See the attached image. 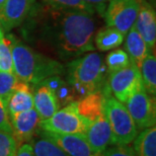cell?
Instances as JSON below:
<instances>
[{"label": "cell", "mask_w": 156, "mask_h": 156, "mask_svg": "<svg viewBox=\"0 0 156 156\" xmlns=\"http://www.w3.org/2000/svg\"><path fill=\"white\" fill-rule=\"evenodd\" d=\"M14 156H35L34 154L33 145L30 143H23L17 147Z\"/></svg>", "instance_id": "obj_31"}, {"label": "cell", "mask_w": 156, "mask_h": 156, "mask_svg": "<svg viewBox=\"0 0 156 156\" xmlns=\"http://www.w3.org/2000/svg\"><path fill=\"white\" fill-rule=\"evenodd\" d=\"M83 1L91 6L93 8V10H94L96 13L104 16L105 8H107L110 0H83Z\"/></svg>", "instance_id": "obj_30"}, {"label": "cell", "mask_w": 156, "mask_h": 156, "mask_svg": "<svg viewBox=\"0 0 156 156\" xmlns=\"http://www.w3.org/2000/svg\"><path fill=\"white\" fill-rule=\"evenodd\" d=\"M40 135L56 144L69 156H98L90 147L85 134H58L42 130Z\"/></svg>", "instance_id": "obj_9"}, {"label": "cell", "mask_w": 156, "mask_h": 156, "mask_svg": "<svg viewBox=\"0 0 156 156\" xmlns=\"http://www.w3.org/2000/svg\"><path fill=\"white\" fill-rule=\"evenodd\" d=\"M85 137L93 152L98 156H101L108 146L113 145L112 130L105 115L91 122L85 132Z\"/></svg>", "instance_id": "obj_13"}, {"label": "cell", "mask_w": 156, "mask_h": 156, "mask_svg": "<svg viewBox=\"0 0 156 156\" xmlns=\"http://www.w3.org/2000/svg\"><path fill=\"white\" fill-rule=\"evenodd\" d=\"M95 13L54 9L44 5L37 12L38 40L62 59L76 58L94 50Z\"/></svg>", "instance_id": "obj_1"}, {"label": "cell", "mask_w": 156, "mask_h": 156, "mask_svg": "<svg viewBox=\"0 0 156 156\" xmlns=\"http://www.w3.org/2000/svg\"><path fill=\"white\" fill-rule=\"evenodd\" d=\"M105 93L104 90L89 93L84 98L76 101L77 111L81 117L93 122L104 116Z\"/></svg>", "instance_id": "obj_15"}, {"label": "cell", "mask_w": 156, "mask_h": 156, "mask_svg": "<svg viewBox=\"0 0 156 156\" xmlns=\"http://www.w3.org/2000/svg\"><path fill=\"white\" fill-rule=\"evenodd\" d=\"M134 24L148 48L154 50L156 44V13L155 9L144 0L140 2L139 11Z\"/></svg>", "instance_id": "obj_12"}, {"label": "cell", "mask_w": 156, "mask_h": 156, "mask_svg": "<svg viewBox=\"0 0 156 156\" xmlns=\"http://www.w3.org/2000/svg\"><path fill=\"white\" fill-rule=\"evenodd\" d=\"M140 72H141L143 86L146 92L151 96L156 94V58L154 53L150 52L143 60L141 66H140Z\"/></svg>", "instance_id": "obj_21"}, {"label": "cell", "mask_w": 156, "mask_h": 156, "mask_svg": "<svg viewBox=\"0 0 156 156\" xmlns=\"http://www.w3.org/2000/svg\"><path fill=\"white\" fill-rule=\"evenodd\" d=\"M18 82V78L14 73L0 71V98L7 105V101Z\"/></svg>", "instance_id": "obj_26"}, {"label": "cell", "mask_w": 156, "mask_h": 156, "mask_svg": "<svg viewBox=\"0 0 156 156\" xmlns=\"http://www.w3.org/2000/svg\"><path fill=\"white\" fill-rule=\"evenodd\" d=\"M36 0H6L0 9V27L9 32L20 26L35 7Z\"/></svg>", "instance_id": "obj_10"}, {"label": "cell", "mask_w": 156, "mask_h": 156, "mask_svg": "<svg viewBox=\"0 0 156 156\" xmlns=\"http://www.w3.org/2000/svg\"><path fill=\"white\" fill-rule=\"evenodd\" d=\"M0 71L13 73L11 47L9 39L5 38L0 27Z\"/></svg>", "instance_id": "obj_24"}, {"label": "cell", "mask_w": 156, "mask_h": 156, "mask_svg": "<svg viewBox=\"0 0 156 156\" xmlns=\"http://www.w3.org/2000/svg\"><path fill=\"white\" fill-rule=\"evenodd\" d=\"M126 108L135 122L138 130L153 127L156 123V108L154 96L146 92L145 88L134 92L126 101Z\"/></svg>", "instance_id": "obj_8"}, {"label": "cell", "mask_w": 156, "mask_h": 156, "mask_svg": "<svg viewBox=\"0 0 156 156\" xmlns=\"http://www.w3.org/2000/svg\"><path fill=\"white\" fill-rule=\"evenodd\" d=\"M126 36L125 51L129 56L131 63L140 68L143 60L151 52V50L148 48L144 40L139 35L135 24H133Z\"/></svg>", "instance_id": "obj_17"}, {"label": "cell", "mask_w": 156, "mask_h": 156, "mask_svg": "<svg viewBox=\"0 0 156 156\" xmlns=\"http://www.w3.org/2000/svg\"><path fill=\"white\" fill-rule=\"evenodd\" d=\"M139 6L138 0H110L104 13L105 23L126 36L135 23Z\"/></svg>", "instance_id": "obj_6"}, {"label": "cell", "mask_w": 156, "mask_h": 156, "mask_svg": "<svg viewBox=\"0 0 156 156\" xmlns=\"http://www.w3.org/2000/svg\"><path fill=\"white\" fill-rule=\"evenodd\" d=\"M8 115L20 113L34 108V91L29 83L18 80L7 101Z\"/></svg>", "instance_id": "obj_16"}, {"label": "cell", "mask_w": 156, "mask_h": 156, "mask_svg": "<svg viewBox=\"0 0 156 156\" xmlns=\"http://www.w3.org/2000/svg\"><path fill=\"white\" fill-rule=\"evenodd\" d=\"M34 91V108L37 111L39 117L42 120L53 116L59 108L60 105L55 93L43 83H39L35 86Z\"/></svg>", "instance_id": "obj_14"}, {"label": "cell", "mask_w": 156, "mask_h": 156, "mask_svg": "<svg viewBox=\"0 0 156 156\" xmlns=\"http://www.w3.org/2000/svg\"><path fill=\"white\" fill-rule=\"evenodd\" d=\"M11 47L13 73L18 80L36 86L43 80L54 75H61L64 67L60 62L37 52L26 44L9 39Z\"/></svg>", "instance_id": "obj_2"}, {"label": "cell", "mask_w": 156, "mask_h": 156, "mask_svg": "<svg viewBox=\"0 0 156 156\" xmlns=\"http://www.w3.org/2000/svg\"><path fill=\"white\" fill-rule=\"evenodd\" d=\"M12 135L18 146L29 143L33 139L37 129L40 127L41 119L35 108L9 115Z\"/></svg>", "instance_id": "obj_11"}, {"label": "cell", "mask_w": 156, "mask_h": 156, "mask_svg": "<svg viewBox=\"0 0 156 156\" xmlns=\"http://www.w3.org/2000/svg\"><path fill=\"white\" fill-rule=\"evenodd\" d=\"M41 83L47 85L55 93L60 107L61 105H64L65 107V105H69L70 102L75 101L71 86L68 84L67 81L62 79V77L60 75H54L48 77L47 79L43 80Z\"/></svg>", "instance_id": "obj_20"}, {"label": "cell", "mask_w": 156, "mask_h": 156, "mask_svg": "<svg viewBox=\"0 0 156 156\" xmlns=\"http://www.w3.org/2000/svg\"><path fill=\"white\" fill-rule=\"evenodd\" d=\"M44 5L54 9H68V10H80L90 13H95L93 8L83 0H40Z\"/></svg>", "instance_id": "obj_23"}, {"label": "cell", "mask_w": 156, "mask_h": 156, "mask_svg": "<svg viewBox=\"0 0 156 156\" xmlns=\"http://www.w3.org/2000/svg\"><path fill=\"white\" fill-rule=\"evenodd\" d=\"M17 147L16 140L12 134L0 131V156H14Z\"/></svg>", "instance_id": "obj_27"}, {"label": "cell", "mask_w": 156, "mask_h": 156, "mask_svg": "<svg viewBox=\"0 0 156 156\" xmlns=\"http://www.w3.org/2000/svg\"><path fill=\"white\" fill-rule=\"evenodd\" d=\"M6 0H0V9L2 8V6L4 5V3H5Z\"/></svg>", "instance_id": "obj_32"}, {"label": "cell", "mask_w": 156, "mask_h": 156, "mask_svg": "<svg viewBox=\"0 0 156 156\" xmlns=\"http://www.w3.org/2000/svg\"><path fill=\"white\" fill-rule=\"evenodd\" d=\"M33 149L35 156H69L56 144L42 137L36 140Z\"/></svg>", "instance_id": "obj_25"}, {"label": "cell", "mask_w": 156, "mask_h": 156, "mask_svg": "<svg viewBox=\"0 0 156 156\" xmlns=\"http://www.w3.org/2000/svg\"><path fill=\"white\" fill-rule=\"evenodd\" d=\"M125 40V35L115 27H105L94 35V43L96 49L101 52H107L115 50L123 44Z\"/></svg>", "instance_id": "obj_18"}, {"label": "cell", "mask_w": 156, "mask_h": 156, "mask_svg": "<svg viewBox=\"0 0 156 156\" xmlns=\"http://www.w3.org/2000/svg\"><path fill=\"white\" fill-rule=\"evenodd\" d=\"M143 81L140 69L131 63L129 66L108 75V88L115 98L126 104L134 92L143 88Z\"/></svg>", "instance_id": "obj_7"}, {"label": "cell", "mask_w": 156, "mask_h": 156, "mask_svg": "<svg viewBox=\"0 0 156 156\" xmlns=\"http://www.w3.org/2000/svg\"><path fill=\"white\" fill-rule=\"evenodd\" d=\"M101 156H136V153L129 145H114L105 149Z\"/></svg>", "instance_id": "obj_28"}, {"label": "cell", "mask_w": 156, "mask_h": 156, "mask_svg": "<svg viewBox=\"0 0 156 156\" xmlns=\"http://www.w3.org/2000/svg\"><path fill=\"white\" fill-rule=\"evenodd\" d=\"M107 66L101 55L90 52L76 58L68 65L67 82L71 86L75 101L89 93L107 87Z\"/></svg>", "instance_id": "obj_3"}, {"label": "cell", "mask_w": 156, "mask_h": 156, "mask_svg": "<svg viewBox=\"0 0 156 156\" xmlns=\"http://www.w3.org/2000/svg\"><path fill=\"white\" fill-rule=\"evenodd\" d=\"M91 122L81 117L76 101L70 102L46 120L40 122L41 130L58 134H85Z\"/></svg>", "instance_id": "obj_5"}, {"label": "cell", "mask_w": 156, "mask_h": 156, "mask_svg": "<svg viewBox=\"0 0 156 156\" xmlns=\"http://www.w3.org/2000/svg\"><path fill=\"white\" fill-rule=\"evenodd\" d=\"M130 64V58L125 50H112V52L108 53L105 57V66H107L108 75L124 69Z\"/></svg>", "instance_id": "obj_22"}, {"label": "cell", "mask_w": 156, "mask_h": 156, "mask_svg": "<svg viewBox=\"0 0 156 156\" xmlns=\"http://www.w3.org/2000/svg\"><path fill=\"white\" fill-rule=\"evenodd\" d=\"M104 114L112 130L113 145L131 144L138 135V128L126 105L108 93L105 98Z\"/></svg>", "instance_id": "obj_4"}, {"label": "cell", "mask_w": 156, "mask_h": 156, "mask_svg": "<svg viewBox=\"0 0 156 156\" xmlns=\"http://www.w3.org/2000/svg\"><path fill=\"white\" fill-rule=\"evenodd\" d=\"M0 131L12 134V129L10 121H9V115L7 112V107L4 101L0 98Z\"/></svg>", "instance_id": "obj_29"}, {"label": "cell", "mask_w": 156, "mask_h": 156, "mask_svg": "<svg viewBox=\"0 0 156 156\" xmlns=\"http://www.w3.org/2000/svg\"><path fill=\"white\" fill-rule=\"evenodd\" d=\"M136 156H156V128H146L134 139Z\"/></svg>", "instance_id": "obj_19"}]
</instances>
